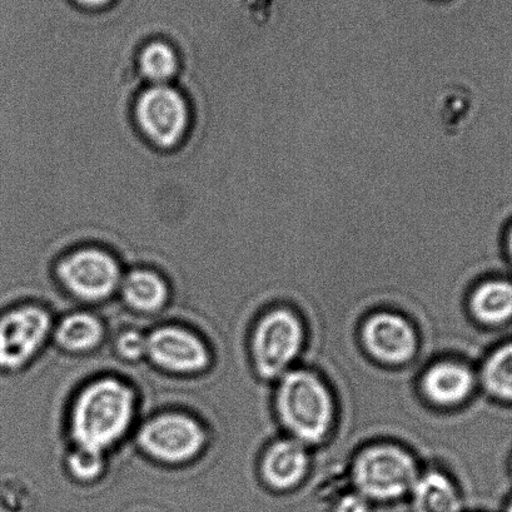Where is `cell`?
I'll return each instance as SVG.
<instances>
[{"instance_id": "cell-6", "label": "cell", "mask_w": 512, "mask_h": 512, "mask_svg": "<svg viewBox=\"0 0 512 512\" xmlns=\"http://www.w3.org/2000/svg\"><path fill=\"white\" fill-rule=\"evenodd\" d=\"M51 313L36 303H24L0 315V371L18 372L31 364L51 340Z\"/></svg>"}, {"instance_id": "cell-20", "label": "cell", "mask_w": 512, "mask_h": 512, "mask_svg": "<svg viewBox=\"0 0 512 512\" xmlns=\"http://www.w3.org/2000/svg\"><path fill=\"white\" fill-rule=\"evenodd\" d=\"M114 349L123 361L137 362L147 357V335L138 330L119 333L114 341Z\"/></svg>"}, {"instance_id": "cell-9", "label": "cell", "mask_w": 512, "mask_h": 512, "mask_svg": "<svg viewBox=\"0 0 512 512\" xmlns=\"http://www.w3.org/2000/svg\"><path fill=\"white\" fill-rule=\"evenodd\" d=\"M136 116L143 133L162 148L176 146L185 136L190 122L185 98L166 84H157L142 93Z\"/></svg>"}, {"instance_id": "cell-5", "label": "cell", "mask_w": 512, "mask_h": 512, "mask_svg": "<svg viewBox=\"0 0 512 512\" xmlns=\"http://www.w3.org/2000/svg\"><path fill=\"white\" fill-rule=\"evenodd\" d=\"M305 342L302 322L287 308L268 311L256 323L251 338L253 365L263 379H281L300 355Z\"/></svg>"}, {"instance_id": "cell-22", "label": "cell", "mask_w": 512, "mask_h": 512, "mask_svg": "<svg viewBox=\"0 0 512 512\" xmlns=\"http://www.w3.org/2000/svg\"><path fill=\"white\" fill-rule=\"evenodd\" d=\"M74 2H77L82 7L99 9L107 7L113 0H74Z\"/></svg>"}, {"instance_id": "cell-3", "label": "cell", "mask_w": 512, "mask_h": 512, "mask_svg": "<svg viewBox=\"0 0 512 512\" xmlns=\"http://www.w3.org/2000/svg\"><path fill=\"white\" fill-rule=\"evenodd\" d=\"M351 475L355 491L375 505L394 504L409 495L420 472L409 451L379 444L356 456Z\"/></svg>"}, {"instance_id": "cell-14", "label": "cell", "mask_w": 512, "mask_h": 512, "mask_svg": "<svg viewBox=\"0 0 512 512\" xmlns=\"http://www.w3.org/2000/svg\"><path fill=\"white\" fill-rule=\"evenodd\" d=\"M410 512H462L464 501L454 482L440 471L420 474L410 491Z\"/></svg>"}, {"instance_id": "cell-18", "label": "cell", "mask_w": 512, "mask_h": 512, "mask_svg": "<svg viewBox=\"0 0 512 512\" xmlns=\"http://www.w3.org/2000/svg\"><path fill=\"white\" fill-rule=\"evenodd\" d=\"M141 71L148 79L162 84L175 76L178 59L175 51L163 42L149 43L139 57Z\"/></svg>"}, {"instance_id": "cell-2", "label": "cell", "mask_w": 512, "mask_h": 512, "mask_svg": "<svg viewBox=\"0 0 512 512\" xmlns=\"http://www.w3.org/2000/svg\"><path fill=\"white\" fill-rule=\"evenodd\" d=\"M276 410L291 439L307 447L326 439L335 416L330 390L307 370H291L281 377Z\"/></svg>"}, {"instance_id": "cell-1", "label": "cell", "mask_w": 512, "mask_h": 512, "mask_svg": "<svg viewBox=\"0 0 512 512\" xmlns=\"http://www.w3.org/2000/svg\"><path fill=\"white\" fill-rule=\"evenodd\" d=\"M137 415V395L128 382L113 376L92 380L77 392L68 415L74 446L107 454L126 439Z\"/></svg>"}, {"instance_id": "cell-12", "label": "cell", "mask_w": 512, "mask_h": 512, "mask_svg": "<svg viewBox=\"0 0 512 512\" xmlns=\"http://www.w3.org/2000/svg\"><path fill=\"white\" fill-rule=\"evenodd\" d=\"M475 377L469 367L455 361H441L431 365L422 376L424 395L436 405L461 404L471 395Z\"/></svg>"}, {"instance_id": "cell-4", "label": "cell", "mask_w": 512, "mask_h": 512, "mask_svg": "<svg viewBox=\"0 0 512 512\" xmlns=\"http://www.w3.org/2000/svg\"><path fill=\"white\" fill-rule=\"evenodd\" d=\"M139 450L163 465L188 464L205 450L207 432L186 412L166 411L149 417L137 432Z\"/></svg>"}, {"instance_id": "cell-15", "label": "cell", "mask_w": 512, "mask_h": 512, "mask_svg": "<svg viewBox=\"0 0 512 512\" xmlns=\"http://www.w3.org/2000/svg\"><path fill=\"white\" fill-rule=\"evenodd\" d=\"M119 293L124 303L134 312L156 313L163 310L169 301V287L157 272L137 268L123 275Z\"/></svg>"}, {"instance_id": "cell-23", "label": "cell", "mask_w": 512, "mask_h": 512, "mask_svg": "<svg viewBox=\"0 0 512 512\" xmlns=\"http://www.w3.org/2000/svg\"><path fill=\"white\" fill-rule=\"evenodd\" d=\"M502 242H504L506 255L509 257V260L512 263V223L509 227H507L504 235V241Z\"/></svg>"}, {"instance_id": "cell-7", "label": "cell", "mask_w": 512, "mask_h": 512, "mask_svg": "<svg viewBox=\"0 0 512 512\" xmlns=\"http://www.w3.org/2000/svg\"><path fill=\"white\" fill-rule=\"evenodd\" d=\"M64 290L84 303L109 300L121 286L123 273L116 258L98 248H82L69 253L57 267Z\"/></svg>"}, {"instance_id": "cell-13", "label": "cell", "mask_w": 512, "mask_h": 512, "mask_svg": "<svg viewBox=\"0 0 512 512\" xmlns=\"http://www.w3.org/2000/svg\"><path fill=\"white\" fill-rule=\"evenodd\" d=\"M104 336L106 328L101 318L86 311H76L54 322L52 340L58 349L79 355L98 349Z\"/></svg>"}, {"instance_id": "cell-19", "label": "cell", "mask_w": 512, "mask_h": 512, "mask_svg": "<svg viewBox=\"0 0 512 512\" xmlns=\"http://www.w3.org/2000/svg\"><path fill=\"white\" fill-rule=\"evenodd\" d=\"M66 469L73 480L92 484L101 479L106 470V454L86 447L74 446L66 457Z\"/></svg>"}, {"instance_id": "cell-8", "label": "cell", "mask_w": 512, "mask_h": 512, "mask_svg": "<svg viewBox=\"0 0 512 512\" xmlns=\"http://www.w3.org/2000/svg\"><path fill=\"white\" fill-rule=\"evenodd\" d=\"M157 369L172 375L201 374L211 365L210 349L196 332L166 325L147 333V357Z\"/></svg>"}, {"instance_id": "cell-11", "label": "cell", "mask_w": 512, "mask_h": 512, "mask_svg": "<svg viewBox=\"0 0 512 512\" xmlns=\"http://www.w3.org/2000/svg\"><path fill=\"white\" fill-rule=\"evenodd\" d=\"M310 465L307 446L300 441L283 439L273 442L263 452L261 475L275 491L295 489L307 474Z\"/></svg>"}, {"instance_id": "cell-24", "label": "cell", "mask_w": 512, "mask_h": 512, "mask_svg": "<svg viewBox=\"0 0 512 512\" xmlns=\"http://www.w3.org/2000/svg\"><path fill=\"white\" fill-rule=\"evenodd\" d=\"M506 512H512V500L510 501V504L507 505Z\"/></svg>"}, {"instance_id": "cell-17", "label": "cell", "mask_w": 512, "mask_h": 512, "mask_svg": "<svg viewBox=\"0 0 512 512\" xmlns=\"http://www.w3.org/2000/svg\"><path fill=\"white\" fill-rule=\"evenodd\" d=\"M482 382L496 399L512 401V342L501 346L486 360Z\"/></svg>"}, {"instance_id": "cell-10", "label": "cell", "mask_w": 512, "mask_h": 512, "mask_svg": "<svg viewBox=\"0 0 512 512\" xmlns=\"http://www.w3.org/2000/svg\"><path fill=\"white\" fill-rule=\"evenodd\" d=\"M362 344L375 360L389 365L410 361L417 350V335L405 317L394 312H376L364 322Z\"/></svg>"}, {"instance_id": "cell-16", "label": "cell", "mask_w": 512, "mask_h": 512, "mask_svg": "<svg viewBox=\"0 0 512 512\" xmlns=\"http://www.w3.org/2000/svg\"><path fill=\"white\" fill-rule=\"evenodd\" d=\"M472 315L486 325H501L512 318V282L495 278L472 292Z\"/></svg>"}, {"instance_id": "cell-21", "label": "cell", "mask_w": 512, "mask_h": 512, "mask_svg": "<svg viewBox=\"0 0 512 512\" xmlns=\"http://www.w3.org/2000/svg\"><path fill=\"white\" fill-rule=\"evenodd\" d=\"M328 512H374V505L354 490L333 501Z\"/></svg>"}]
</instances>
